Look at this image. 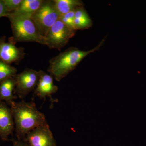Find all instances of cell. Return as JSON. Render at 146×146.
I'll use <instances>...</instances> for the list:
<instances>
[{"mask_svg":"<svg viewBox=\"0 0 146 146\" xmlns=\"http://www.w3.org/2000/svg\"><path fill=\"white\" fill-rule=\"evenodd\" d=\"M16 85L14 77L6 80L0 84V101H4L8 105L11 106L16 98L13 95Z\"/></svg>","mask_w":146,"mask_h":146,"instance_id":"7c38bea8","label":"cell"},{"mask_svg":"<svg viewBox=\"0 0 146 146\" xmlns=\"http://www.w3.org/2000/svg\"><path fill=\"white\" fill-rule=\"evenodd\" d=\"M18 140H23L29 131L47 123L45 115L34 102H13L10 106Z\"/></svg>","mask_w":146,"mask_h":146,"instance_id":"6da1fadb","label":"cell"},{"mask_svg":"<svg viewBox=\"0 0 146 146\" xmlns=\"http://www.w3.org/2000/svg\"><path fill=\"white\" fill-rule=\"evenodd\" d=\"M6 17L10 22L12 37L8 42L13 44L18 42H35L45 45V39L39 33L31 17L14 16L9 13Z\"/></svg>","mask_w":146,"mask_h":146,"instance_id":"3957f363","label":"cell"},{"mask_svg":"<svg viewBox=\"0 0 146 146\" xmlns=\"http://www.w3.org/2000/svg\"><path fill=\"white\" fill-rule=\"evenodd\" d=\"M105 40L104 38L97 46L86 51L75 47L67 49L50 60L48 72L56 80L60 81L74 70L84 58L98 50L104 44Z\"/></svg>","mask_w":146,"mask_h":146,"instance_id":"7a4b0ae2","label":"cell"},{"mask_svg":"<svg viewBox=\"0 0 146 146\" xmlns=\"http://www.w3.org/2000/svg\"><path fill=\"white\" fill-rule=\"evenodd\" d=\"M39 80L35 90L34 96L42 100H45L47 97L49 98L51 106H53L55 100L52 98V95L57 92L58 88L54 84L53 77L50 74L43 71H39Z\"/></svg>","mask_w":146,"mask_h":146,"instance_id":"9c48e42d","label":"cell"},{"mask_svg":"<svg viewBox=\"0 0 146 146\" xmlns=\"http://www.w3.org/2000/svg\"><path fill=\"white\" fill-rule=\"evenodd\" d=\"M75 11H73L62 16H60L59 18V20L63 22V23L75 30H76L74 29V21Z\"/></svg>","mask_w":146,"mask_h":146,"instance_id":"2e32d148","label":"cell"},{"mask_svg":"<svg viewBox=\"0 0 146 146\" xmlns=\"http://www.w3.org/2000/svg\"><path fill=\"white\" fill-rule=\"evenodd\" d=\"M23 141L29 146H56L55 140L47 123L29 131Z\"/></svg>","mask_w":146,"mask_h":146,"instance_id":"52a82bcc","label":"cell"},{"mask_svg":"<svg viewBox=\"0 0 146 146\" xmlns=\"http://www.w3.org/2000/svg\"><path fill=\"white\" fill-rule=\"evenodd\" d=\"M43 0H22L17 10L9 13L14 16L31 17L42 5Z\"/></svg>","mask_w":146,"mask_h":146,"instance_id":"8fae6325","label":"cell"},{"mask_svg":"<svg viewBox=\"0 0 146 146\" xmlns=\"http://www.w3.org/2000/svg\"><path fill=\"white\" fill-rule=\"evenodd\" d=\"M9 13L7 10L3 0H0V18L2 17H6Z\"/></svg>","mask_w":146,"mask_h":146,"instance_id":"ac0fdd59","label":"cell"},{"mask_svg":"<svg viewBox=\"0 0 146 146\" xmlns=\"http://www.w3.org/2000/svg\"><path fill=\"white\" fill-rule=\"evenodd\" d=\"M14 121L11 108L5 102L0 101V137L3 141H8L14 129Z\"/></svg>","mask_w":146,"mask_h":146,"instance_id":"30bf717a","label":"cell"},{"mask_svg":"<svg viewBox=\"0 0 146 146\" xmlns=\"http://www.w3.org/2000/svg\"><path fill=\"white\" fill-rule=\"evenodd\" d=\"M22 1V0H3L9 13L17 10Z\"/></svg>","mask_w":146,"mask_h":146,"instance_id":"e0dca14e","label":"cell"},{"mask_svg":"<svg viewBox=\"0 0 146 146\" xmlns=\"http://www.w3.org/2000/svg\"><path fill=\"white\" fill-rule=\"evenodd\" d=\"M76 31L58 20L45 36V45L50 49L60 50L74 36Z\"/></svg>","mask_w":146,"mask_h":146,"instance_id":"5b68a950","label":"cell"},{"mask_svg":"<svg viewBox=\"0 0 146 146\" xmlns=\"http://www.w3.org/2000/svg\"><path fill=\"white\" fill-rule=\"evenodd\" d=\"M40 72L26 68L22 72L14 76L16 85L14 94L20 98L23 99L36 88L39 81Z\"/></svg>","mask_w":146,"mask_h":146,"instance_id":"8992f818","label":"cell"},{"mask_svg":"<svg viewBox=\"0 0 146 146\" xmlns=\"http://www.w3.org/2000/svg\"><path fill=\"white\" fill-rule=\"evenodd\" d=\"M13 146H29L27 143L23 140H14L12 141Z\"/></svg>","mask_w":146,"mask_h":146,"instance_id":"d6986e66","label":"cell"},{"mask_svg":"<svg viewBox=\"0 0 146 146\" xmlns=\"http://www.w3.org/2000/svg\"><path fill=\"white\" fill-rule=\"evenodd\" d=\"M60 17L53 1H44L41 7L33 14L31 18L40 34L45 37Z\"/></svg>","mask_w":146,"mask_h":146,"instance_id":"277c9868","label":"cell"},{"mask_svg":"<svg viewBox=\"0 0 146 146\" xmlns=\"http://www.w3.org/2000/svg\"><path fill=\"white\" fill-rule=\"evenodd\" d=\"M74 26L76 31L88 29L93 25V22L84 7L76 9L74 18Z\"/></svg>","mask_w":146,"mask_h":146,"instance_id":"4fadbf2b","label":"cell"},{"mask_svg":"<svg viewBox=\"0 0 146 146\" xmlns=\"http://www.w3.org/2000/svg\"><path fill=\"white\" fill-rule=\"evenodd\" d=\"M53 1L55 7L60 16L84 6L83 3L79 0H54Z\"/></svg>","mask_w":146,"mask_h":146,"instance_id":"5bb4252c","label":"cell"},{"mask_svg":"<svg viewBox=\"0 0 146 146\" xmlns=\"http://www.w3.org/2000/svg\"><path fill=\"white\" fill-rule=\"evenodd\" d=\"M16 68L0 60V84L17 74Z\"/></svg>","mask_w":146,"mask_h":146,"instance_id":"9a60e30c","label":"cell"},{"mask_svg":"<svg viewBox=\"0 0 146 146\" xmlns=\"http://www.w3.org/2000/svg\"><path fill=\"white\" fill-rule=\"evenodd\" d=\"M5 36L0 37V60L7 64L19 63L25 57L24 48L16 46L15 44L6 42Z\"/></svg>","mask_w":146,"mask_h":146,"instance_id":"ba28073f","label":"cell"}]
</instances>
